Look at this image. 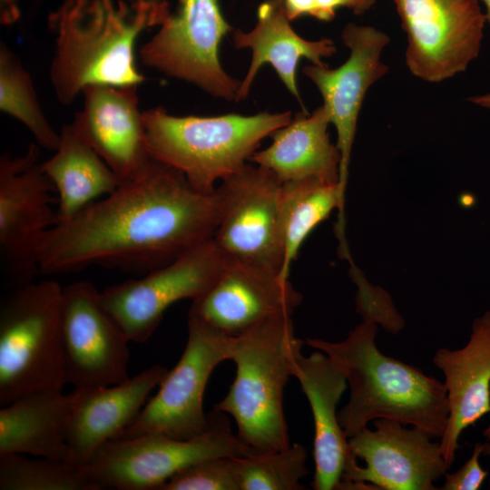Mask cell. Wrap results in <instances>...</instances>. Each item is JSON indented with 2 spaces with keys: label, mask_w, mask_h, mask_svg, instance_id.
<instances>
[{
  "label": "cell",
  "mask_w": 490,
  "mask_h": 490,
  "mask_svg": "<svg viewBox=\"0 0 490 490\" xmlns=\"http://www.w3.org/2000/svg\"><path fill=\"white\" fill-rule=\"evenodd\" d=\"M217 190L195 189L176 169L151 158L114 191L54 224L38 251L40 273L91 265L150 271L213 238Z\"/></svg>",
  "instance_id": "obj_1"
},
{
  "label": "cell",
  "mask_w": 490,
  "mask_h": 490,
  "mask_svg": "<svg viewBox=\"0 0 490 490\" xmlns=\"http://www.w3.org/2000/svg\"><path fill=\"white\" fill-rule=\"evenodd\" d=\"M170 14L166 0H62L48 17L54 35L50 79L59 102L71 104L92 84H141L136 42Z\"/></svg>",
  "instance_id": "obj_2"
},
{
  "label": "cell",
  "mask_w": 490,
  "mask_h": 490,
  "mask_svg": "<svg viewBox=\"0 0 490 490\" xmlns=\"http://www.w3.org/2000/svg\"><path fill=\"white\" fill-rule=\"evenodd\" d=\"M377 327L362 321L344 340H306L330 357L346 376L350 397L338 412L345 436H355L370 421L388 418L417 426L433 438L441 437L449 415L444 383L381 353L376 345Z\"/></svg>",
  "instance_id": "obj_3"
},
{
  "label": "cell",
  "mask_w": 490,
  "mask_h": 490,
  "mask_svg": "<svg viewBox=\"0 0 490 490\" xmlns=\"http://www.w3.org/2000/svg\"><path fill=\"white\" fill-rule=\"evenodd\" d=\"M302 345L291 317L270 319L231 337L230 359L236 375L214 410L233 417L238 437L255 455L290 446L283 394L292 377L293 358Z\"/></svg>",
  "instance_id": "obj_4"
},
{
  "label": "cell",
  "mask_w": 490,
  "mask_h": 490,
  "mask_svg": "<svg viewBox=\"0 0 490 490\" xmlns=\"http://www.w3.org/2000/svg\"><path fill=\"white\" fill-rule=\"evenodd\" d=\"M150 156L181 172L203 192L240 170L261 141L289 124L291 113L175 116L162 107L143 112Z\"/></svg>",
  "instance_id": "obj_5"
},
{
  "label": "cell",
  "mask_w": 490,
  "mask_h": 490,
  "mask_svg": "<svg viewBox=\"0 0 490 490\" xmlns=\"http://www.w3.org/2000/svg\"><path fill=\"white\" fill-rule=\"evenodd\" d=\"M63 288L54 280L16 288L0 310V406L66 384L63 363Z\"/></svg>",
  "instance_id": "obj_6"
},
{
  "label": "cell",
  "mask_w": 490,
  "mask_h": 490,
  "mask_svg": "<svg viewBox=\"0 0 490 490\" xmlns=\"http://www.w3.org/2000/svg\"><path fill=\"white\" fill-rule=\"evenodd\" d=\"M209 414V428L191 439L161 434L115 439L102 446L83 467L102 488L158 490L189 466L211 457L255 455L220 411Z\"/></svg>",
  "instance_id": "obj_7"
},
{
  "label": "cell",
  "mask_w": 490,
  "mask_h": 490,
  "mask_svg": "<svg viewBox=\"0 0 490 490\" xmlns=\"http://www.w3.org/2000/svg\"><path fill=\"white\" fill-rule=\"evenodd\" d=\"M231 337L188 316V338L183 353L159 384L137 418L116 439L161 434L191 439L209 428L203 395L213 369L230 359ZM115 440V439H114Z\"/></svg>",
  "instance_id": "obj_8"
},
{
  "label": "cell",
  "mask_w": 490,
  "mask_h": 490,
  "mask_svg": "<svg viewBox=\"0 0 490 490\" xmlns=\"http://www.w3.org/2000/svg\"><path fill=\"white\" fill-rule=\"evenodd\" d=\"M231 30L218 0H179L174 12L139 50L145 66L195 84L211 95L235 100L240 83L220 65L219 46Z\"/></svg>",
  "instance_id": "obj_9"
},
{
  "label": "cell",
  "mask_w": 490,
  "mask_h": 490,
  "mask_svg": "<svg viewBox=\"0 0 490 490\" xmlns=\"http://www.w3.org/2000/svg\"><path fill=\"white\" fill-rule=\"evenodd\" d=\"M225 260L213 239H209L141 279L106 288L100 292L101 302L129 341L144 343L172 304L185 299L192 301L209 289Z\"/></svg>",
  "instance_id": "obj_10"
},
{
  "label": "cell",
  "mask_w": 490,
  "mask_h": 490,
  "mask_svg": "<svg viewBox=\"0 0 490 490\" xmlns=\"http://www.w3.org/2000/svg\"><path fill=\"white\" fill-rule=\"evenodd\" d=\"M216 190L220 212L212 239L225 259L270 270L284 277L280 230L282 182L268 169L247 163L222 180Z\"/></svg>",
  "instance_id": "obj_11"
},
{
  "label": "cell",
  "mask_w": 490,
  "mask_h": 490,
  "mask_svg": "<svg viewBox=\"0 0 490 490\" xmlns=\"http://www.w3.org/2000/svg\"><path fill=\"white\" fill-rule=\"evenodd\" d=\"M407 34L406 65L440 83L466 70L479 54L486 23L479 0H392Z\"/></svg>",
  "instance_id": "obj_12"
},
{
  "label": "cell",
  "mask_w": 490,
  "mask_h": 490,
  "mask_svg": "<svg viewBox=\"0 0 490 490\" xmlns=\"http://www.w3.org/2000/svg\"><path fill=\"white\" fill-rule=\"evenodd\" d=\"M375 430L365 427L348 438L349 461L338 490H437L434 483L450 466L444 458L440 442L425 430L388 419L373 420Z\"/></svg>",
  "instance_id": "obj_13"
},
{
  "label": "cell",
  "mask_w": 490,
  "mask_h": 490,
  "mask_svg": "<svg viewBox=\"0 0 490 490\" xmlns=\"http://www.w3.org/2000/svg\"><path fill=\"white\" fill-rule=\"evenodd\" d=\"M54 191L36 144L31 143L21 156H1L0 251L8 279L16 288L40 273L39 248L55 223Z\"/></svg>",
  "instance_id": "obj_14"
},
{
  "label": "cell",
  "mask_w": 490,
  "mask_h": 490,
  "mask_svg": "<svg viewBox=\"0 0 490 490\" xmlns=\"http://www.w3.org/2000/svg\"><path fill=\"white\" fill-rule=\"evenodd\" d=\"M61 333L66 384L104 387L129 378V339L91 282L76 281L63 288Z\"/></svg>",
  "instance_id": "obj_15"
},
{
  "label": "cell",
  "mask_w": 490,
  "mask_h": 490,
  "mask_svg": "<svg viewBox=\"0 0 490 490\" xmlns=\"http://www.w3.org/2000/svg\"><path fill=\"white\" fill-rule=\"evenodd\" d=\"M302 295L279 273L226 260L209 289L191 301L188 316L236 337L270 319L291 317Z\"/></svg>",
  "instance_id": "obj_16"
},
{
  "label": "cell",
  "mask_w": 490,
  "mask_h": 490,
  "mask_svg": "<svg viewBox=\"0 0 490 490\" xmlns=\"http://www.w3.org/2000/svg\"><path fill=\"white\" fill-rule=\"evenodd\" d=\"M341 37L349 49L342 65L330 69L312 64L305 66L303 73L320 92L330 123L336 128V144L341 157L339 186L346 193L358 116L369 87L388 72L381 54L390 38L373 26L351 23L344 27Z\"/></svg>",
  "instance_id": "obj_17"
},
{
  "label": "cell",
  "mask_w": 490,
  "mask_h": 490,
  "mask_svg": "<svg viewBox=\"0 0 490 490\" xmlns=\"http://www.w3.org/2000/svg\"><path fill=\"white\" fill-rule=\"evenodd\" d=\"M137 87L86 86L83 107L71 123L121 181L134 176L152 158Z\"/></svg>",
  "instance_id": "obj_18"
},
{
  "label": "cell",
  "mask_w": 490,
  "mask_h": 490,
  "mask_svg": "<svg viewBox=\"0 0 490 490\" xmlns=\"http://www.w3.org/2000/svg\"><path fill=\"white\" fill-rule=\"evenodd\" d=\"M167 372L155 365L117 385L74 387L67 461L84 467L102 446L116 439L137 418Z\"/></svg>",
  "instance_id": "obj_19"
},
{
  "label": "cell",
  "mask_w": 490,
  "mask_h": 490,
  "mask_svg": "<svg viewBox=\"0 0 490 490\" xmlns=\"http://www.w3.org/2000/svg\"><path fill=\"white\" fill-rule=\"evenodd\" d=\"M295 377L310 405L314 420L313 456L315 490H338L348 462L357 459L339 425L337 406L348 387L344 372L323 351L303 356L298 350L292 360Z\"/></svg>",
  "instance_id": "obj_20"
},
{
  "label": "cell",
  "mask_w": 490,
  "mask_h": 490,
  "mask_svg": "<svg viewBox=\"0 0 490 490\" xmlns=\"http://www.w3.org/2000/svg\"><path fill=\"white\" fill-rule=\"evenodd\" d=\"M433 363L445 377L449 415L440 447L451 466L461 433L490 413V310L474 319L466 346L438 348Z\"/></svg>",
  "instance_id": "obj_21"
},
{
  "label": "cell",
  "mask_w": 490,
  "mask_h": 490,
  "mask_svg": "<svg viewBox=\"0 0 490 490\" xmlns=\"http://www.w3.org/2000/svg\"><path fill=\"white\" fill-rule=\"evenodd\" d=\"M257 17L252 30H236L233 33L236 48L252 51V59L244 80L240 82L236 101L247 97L260 68L270 64L288 91L302 103L297 84L299 59L307 58L313 64L322 65L323 58L336 53L334 42L328 38L309 41L300 37L289 24L282 0H270L260 5Z\"/></svg>",
  "instance_id": "obj_22"
},
{
  "label": "cell",
  "mask_w": 490,
  "mask_h": 490,
  "mask_svg": "<svg viewBox=\"0 0 490 490\" xmlns=\"http://www.w3.org/2000/svg\"><path fill=\"white\" fill-rule=\"evenodd\" d=\"M329 114L322 104L311 114L302 112L275 131L271 143L250 160L270 171L282 183L318 180L339 183L340 152L330 142Z\"/></svg>",
  "instance_id": "obj_23"
},
{
  "label": "cell",
  "mask_w": 490,
  "mask_h": 490,
  "mask_svg": "<svg viewBox=\"0 0 490 490\" xmlns=\"http://www.w3.org/2000/svg\"><path fill=\"white\" fill-rule=\"evenodd\" d=\"M74 391L61 387L28 393L0 409V455L68 458L67 428Z\"/></svg>",
  "instance_id": "obj_24"
},
{
  "label": "cell",
  "mask_w": 490,
  "mask_h": 490,
  "mask_svg": "<svg viewBox=\"0 0 490 490\" xmlns=\"http://www.w3.org/2000/svg\"><path fill=\"white\" fill-rule=\"evenodd\" d=\"M42 169L58 195L55 223L65 221L85 207L114 191L121 181L99 154L74 131L63 126L54 154Z\"/></svg>",
  "instance_id": "obj_25"
},
{
  "label": "cell",
  "mask_w": 490,
  "mask_h": 490,
  "mask_svg": "<svg viewBox=\"0 0 490 490\" xmlns=\"http://www.w3.org/2000/svg\"><path fill=\"white\" fill-rule=\"evenodd\" d=\"M344 205L345 193L338 182L305 180L282 183L280 230L285 278L289 279L291 263L304 240L334 209L338 211L335 232L339 240V254L351 260L345 238Z\"/></svg>",
  "instance_id": "obj_26"
},
{
  "label": "cell",
  "mask_w": 490,
  "mask_h": 490,
  "mask_svg": "<svg viewBox=\"0 0 490 490\" xmlns=\"http://www.w3.org/2000/svg\"><path fill=\"white\" fill-rule=\"evenodd\" d=\"M0 109L20 121L42 147L55 151L60 142L37 99L33 81L18 56L0 44Z\"/></svg>",
  "instance_id": "obj_27"
},
{
  "label": "cell",
  "mask_w": 490,
  "mask_h": 490,
  "mask_svg": "<svg viewBox=\"0 0 490 490\" xmlns=\"http://www.w3.org/2000/svg\"><path fill=\"white\" fill-rule=\"evenodd\" d=\"M83 467L65 460L0 455V490H99Z\"/></svg>",
  "instance_id": "obj_28"
},
{
  "label": "cell",
  "mask_w": 490,
  "mask_h": 490,
  "mask_svg": "<svg viewBox=\"0 0 490 490\" xmlns=\"http://www.w3.org/2000/svg\"><path fill=\"white\" fill-rule=\"evenodd\" d=\"M307 451L299 444L288 448L237 457L240 490H301L309 474Z\"/></svg>",
  "instance_id": "obj_29"
},
{
  "label": "cell",
  "mask_w": 490,
  "mask_h": 490,
  "mask_svg": "<svg viewBox=\"0 0 490 490\" xmlns=\"http://www.w3.org/2000/svg\"><path fill=\"white\" fill-rule=\"evenodd\" d=\"M158 490H240L237 456L198 461L172 475Z\"/></svg>",
  "instance_id": "obj_30"
},
{
  "label": "cell",
  "mask_w": 490,
  "mask_h": 490,
  "mask_svg": "<svg viewBox=\"0 0 490 490\" xmlns=\"http://www.w3.org/2000/svg\"><path fill=\"white\" fill-rule=\"evenodd\" d=\"M350 266L349 275L358 288L356 310L362 317V321L376 323L387 332L397 334L404 328L405 321L391 297L384 289L368 283L354 264Z\"/></svg>",
  "instance_id": "obj_31"
},
{
  "label": "cell",
  "mask_w": 490,
  "mask_h": 490,
  "mask_svg": "<svg viewBox=\"0 0 490 490\" xmlns=\"http://www.w3.org/2000/svg\"><path fill=\"white\" fill-rule=\"evenodd\" d=\"M483 443L476 442L474 445L470 458L456 471L446 472L445 483L439 488L441 490H477L488 475L479 463L482 455Z\"/></svg>",
  "instance_id": "obj_32"
},
{
  "label": "cell",
  "mask_w": 490,
  "mask_h": 490,
  "mask_svg": "<svg viewBox=\"0 0 490 490\" xmlns=\"http://www.w3.org/2000/svg\"><path fill=\"white\" fill-rule=\"evenodd\" d=\"M282 4L289 21L304 15H309L315 18L317 16L315 0H282Z\"/></svg>",
  "instance_id": "obj_33"
},
{
  "label": "cell",
  "mask_w": 490,
  "mask_h": 490,
  "mask_svg": "<svg viewBox=\"0 0 490 490\" xmlns=\"http://www.w3.org/2000/svg\"><path fill=\"white\" fill-rule=\"evenodd\" d=\"M317 7L316 18L322 21H329L334 18L338 7H348L353 13L355 10L354 0H315Z\"/></svg>",
  "instance_id": "obj_34"
},
{
  "label": "cell",
  "mask_w": 490,
  "mask_h": 490,
  "mask_svg": "<svg viewBox=\"0 0 490 490\" xmlns=\"http://www.w3.org/2000/svg\"><path fill=\"white\" fill-rule=\"evenodd\" d=\"M19 2L20 0H0L2 24H10L19 18Z\"/></svg>",
  "instance_id": "obj_35"
},
{
  "label": "cell",
  "mask_w": 490,
  "mask_h": 490,
  "mask_svg": "<svg viewBox=\"0 0 490 490\" xmlns=\"http://www.w3.org/2000/svg\"><path fill=\"white\" fill-rule=\"evenodd\" d=\"M468 101L479 107L490 111V93L481 95H475L468 98Z\"/></svg>",
  "instance_id": "obj_36"
},
{
  "label": "cell",
  "mask_w": 490,
  "mask_h": 490,
  "mask_svg": "<svg viewBox=\"0 0 490 490\" xmlns=\"http://www.w3.org/2000/svg\"><path fill=\"white\" fill-rule=\"evenodd\" d=\"M376 0H354V14L362 15L371 8Z\"/></svg>",
  "instance_id": "obj_37"
},
{
  "label": "cell",
  "mask_w": 490,
  "mask_h": 490,
  "mask_svg": "<svg viewBox=\"0 0 490 490\" xmlns=\"http://www.w3.org/2000/svg\"><path fill=\"white\" fill-rule=\"evenodd\" d=\"M486 440H487L486 442L483 443L482 455L486 456L490 458V438ZM489 488H490V481H489Z\"/></svg>",
  "instance_id": "obj_38"
},
{
  "label": "cell",
  "mask_w": 490,
  "mask_h": 490,
  "mask_svg": "<svg viewBox=\"0 0 490 490\" xmlns=\"http://www.w3.org/2000/svg\"><path fill=\"white\" fill-rule=\"evenodd\" d=\"M480 1H482L485 5V8H486V12L485 14V21L490 25V0H480Z\"/></svg>",
  "instance_id": "obj_39"
},
{
  "label": "cell",
  "mask_w": 490,
  "mask_h": 490,
  "mask_svg": "<svg viewBox=\"0 0 490 490\" xmlns=\"http://www.w3.org/2000/svg\"><path fill=\"white\" fill-rule=\"evenodd\" d=\"M483 436L486 438H490V425L484 430Z\"/></svg>",
  "instance_id": "obj_40"
}]
</instances>
